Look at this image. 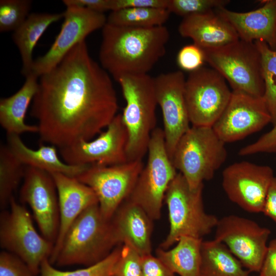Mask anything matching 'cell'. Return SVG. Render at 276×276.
Here are the masks:
<instances>
[{
  "label": "cell",
  "mask_w": 276,
  "mask_h": 276,
  "mask_svg": "<svg viewBox=\"0 0 276 276\" xmlns=\"http://www.w3.org/2000/svg\"><path fill=\"white\" fill-rule=\"evenodd\" d=\"M261 54L265 93L263 98L271 117V123L276 124V50H273L262 41H255Z\"/></svg>",
  "instance_id": "obj_30"
},
{
  "label": "cell",
  "mask_w": 276,
  "mask_h": 276,
  "mask_svg": "<svg viewBox=\"0 0 276 276\" xmlns=\"http://www.w3.org/2000/svg\"><path fill=\"white\" fill-rule=\"evenodd\" d=\"M271 122L263 97L232 91L228 104L212 127L226 143L245 138Z\"/></svg>",
  "instance_id": "obj_16"
},
{
  "label": "cell",
  "mask_w": 276,
  "mask_h": 276,
  "mask_svg": "<svg viewBox=\"0 0 276 276\" xmlns=\"http://www.w3.org/2000/svg\"><path fill=\"white\" fill-rule=\"evenodd\" d=\"M65 6L76 5L104 13L112 9V0H63Z\"/></svg>",
  "instance_id": "obj_41"
},
{
  "label": "cell",
  "mask_w": 276,
  "mask_h": 276,
  "mask_svg": "<svg viewBox=\"0 0 276 276\" xmlns=\"http://www.w3.org/2000/svg\"><path fill=\"white\" fill-rule=\"evenodd\" d=\"M142 256L133 247L123 244L114 276H142Z\"/></svg>",
  "instance_id": "obj_34"
},
{
  "label": "cell",
  "mask_w": 276,
  "mask_h": 276,
  "mask_svg": "<svg viewBox=\"0 0 276 276\" xmlns=\"http://www.w3.org/2000/svg\"><path fill=\"white\" fill-rule=\"evenodd\" d=\"M225 143L212 127L192 126L181 137L171 160L192 189L212 179L227 157Z\"/></svg>",
  "instance_id": "obj_6"
},
{
  "label": "cell",
  "mask_w": 276,
  "mask_h": 276,
  "mask_svg": "<svg viewBox=\"0 0 276 276\" xmlns=\"http://www.w3.org/2000/svg\"><path fill=\"white\" fill-rule=\"evenodd\" d=\"M262 213L276 224V176L270 186Z\"/></svg>",
  "instance_id": "obj_42"
},
{
  "label": "cell",
  "mask_w": 276,
  "mask_h": 276,
  "mask_svg": "<svg viewBox=\"0 0 276 276\" xmlns=\"http://www.w3.org/2000/svg\"><path fill=\"white\" fill-rule=\"evenodd\" d=\"M168 0H112L111 11L130 8L167 9Z\"/></svg>",
  "instance_id": "obj_39"
},
{
  "label": "cell",
  "mask_w": 276,
  "mask_h": 276,
  "mask_svg": "<svg viewBox=\"0 0 276 276\" xmlns=\"http://www.w3.org/2000/svg\"><path fill=\"white\" fill-rule=\"evenodd\" d=\"M260 8L247 12H238L225 7L215 12L229 22L239 39L247 42L262 41L276 50V0L263 2Z\"/></svg>",
  "instance_id": "obj_20"
},
{
  "label": "cell",
  "mask_w": 276,
  "mask_h": 276,
  "mask_svg": "<svg viewBox=\"0 0 276 276\" xmlns=\"http://www.w3.org/2000/svg\"><path fill=\"white\" fill-rule=\"evenodd\" d=\"M232 91L224 78L212 67L189 73L185 97L192 126L213 127L228 104Z\"/></svg>",
  "instance_id": "obj_10"
},
{
  "label": "cell",
  "mask_w": 276,
  "mask_h": 276,
  "mask_svg": "<svg viewBox=\"0 0 276 276\" xmlns=\"http://www.w3.org/2000/svg\"><path fill=\"white\" fill-rule=\"evenodd\" d=\"M9 206L10 211L1 214V246L20 258L35 276L43 261L50 258L54 244L38 233L30 213L14 196Z\"/></svg>",
  "instance_id": "obj_9"
},
{
  "label": "cell",
  "mask_w": 276,
  "mask_h": 276,
  "mask_svg": "<svg viewBox=\"0 0 276 276\" xmlns=\"http://www.w3.org/2000/svg\"><path fill=\"white\" fill-rule=\"evenodd\" d=\"M214 239L224 244L250 272H260L270 231L255 221L235 215L218 220Z\"/></svg>",
  "instance_id": "obj_12"
},
{
  "label": "cell",
  "mask_w": 276,
  "mask_h": 276,
  "mask_svg": "<svg viewBox=\"0 0 276 276\" xmlns=\"http://www.w3.org/2000/svg\"><path fill=\"white\" fill-rule=\"evenodd\" d=\"M204 62L205 56L203 49L194 43L183 47L177 56V63L179 67L189 73L203 66Z\"/></svg>",
  "instance_id": "obj_35"
},
{
  "label": "cell",
  "mask_w": 276,
  "mask_h": 276,
  "mask_svg": "<svg viewBox=\"0 0 276 276\" xmlns=\"http://www.w3.org/2000/svg\"><path fill=\"white\" fill-rule=\"evenodd\" d=\"M169 37L165 26L142 28L106 22L102 28L100 64L116 81L125 75L147 74L165 54Z\"/></svg>",
  "instance_id": "obj_2"
},
{
  "label": "cell",
  "mask_w": 276,
  "mask_h": 276,
  "mask_svg": "<svg viewBox=\"0 0 276 276\" xmlns=\"http://www.w3.org/2000/svg\"><path fill=\"white\" fill-rule=\"evenodd\" d=\"M118 110L111 78L91 58L85 40L39 77L30 114L37 121L41 143L60 149L91 140Z\"/></svg>",
  "instance_id": "obj_1"
},
{
  "label": "cell",
  "mask_w": 276,
  "mask_h": 276,
  "mask_svg": "<svg viewBox=\"0 0 276 276\" xmlns=\"http://www.w3.org/2000/svg\"><path fill=\"white\" fill-rule=\"evenodd\" d=\"M7 135L8 146L14 155L26 166L44 170L49 173H61L76 178L90 165H71L60 159L57 147L53 145H44L34 150L27 146L19 135Z\"/></svg>",
  "instance_id": "obj_23"
},
{
  "label": "cell",
  "mask_w": 276,
  "mask_h": 276,
  "mask_svg": "<svg viewBox=\"0 0 276 276\" xmlns=\"http://www.w3.org/2000/svg\"><path fill=\"white\" fill-rule=\"evenodd\" d=\"M63 22L50 49L34 61L32 73L39 77L54 67L66 54L90 33L107 22L104 13L76 5H67Z\"/></svg>",
  "instance_id": "obj_13"
},
{
  "label": "cell",
  "mask_w": 276,
  "mask_h": 276,
  "mask_svg": "<svg viewBox=\"0 0 276 276\" xmlns=\"http://www.w3.org/2000/svg\"><path fill=\"white\" fill-rule=\"evenodd\" d=\"M26 166L12 153L8 145L0 147V206L9 205L13 193L24 179Z\"/></svg>",
  "instance_id": "obj_29"
},
{
  "label": "cell",
  "mask_w": 276,
  "mask_h": 276,
  "mask_svg": "<svg viewBox=\"0 0 276 276\" xmlns=\"http://www.w3.org/2000/svg\"><path fill=\"white\" fill-rule=\"evenodd\" d=\"M229 0H168L167 9L183 18L225 7Z\"/></svg>",
  "instance_id": "obj_33"
},
{
  "label": "cell",
  "mask_w": 276,
  "mask_h": 276,
  "mask_svg": "<svg viewBox=\"0 0 276 276\" xmlns=\"http://www.w3.org/2000/svg\"><path fill=\"white\" fill-rule=\"evenodd\" d=\"M202 239L182 237L171 249L158 248L156 257L179 276H200Z\"/></svg>",
  "instance_id": "obj_26"
},
{
  "label": "cell",
  "mask_w": 276,
  "mask_h": 276,
  "mask_svg": "<svg viewBox=\"0 0 276 276\" xmlns=\"http://www.w3.org/2000/svg\"><path fill=\"white\" fill-rule=\"evenodd\" d=\"M63 17V12L30 13L14 31L12 39L19 50L22 62L21 72L25 77L32 73L34 61L33 52L38 41L51 25Z\"/></svg>",
  "instance_id": "obj_25"
},
{
  "label": "cell",
  "mask_w": 276,
  "mask_h": 276,
  "mask_svg": "<svg viewBox=\"0 0 276 276\" xmlns=\"http://www.w3.org/2000/svg\"><path fill=\"white\" fill-rule=\"evenodd\" d=\"M20 191L22 202L31 208L42 236L54 244L59 226L57 189L50 173L26 166Z\"/></svg>",
  "instance_id": "obj_18"
},
{
  "label": "cell",
  "mask_w": 276,
  "mask_h": 276,
  "mask_svg": "<svg viewBox=\"0 0 276 276\" xmlns=\"http://www.w3.org/2000/svg\"><path fill=\"white\" fill-rule=\"evenodd\" d=\"M163 130L155 128L148 148V160L127 199L153 220L159 219L166 191L178 173L166 148Z\"/></svg>",
  "instance_id": "obj_8"
},
{
  "label": "cell",
  "mask_w": 276,
  "mask_h": 276,
  "mask_svg": "<svg viewBox=\"0 0 276 276\" xmlns=\"http://www.w3.org/2000/svg\"><path fill=\"white\" fill-rule=\"evenodd\" d=\"M110 221L119 245L128 244L142 256L151 254L153 220L141 206L126 199Z\"/></svg>",
  "instance_id": "obj_21"
},
{
  "label": "cell",
  "mask_w": 276,
  "mask_h": 276,
  "mask_svg": "<svg viewBox=\"0 0 276 276\" xmlns=\"http://www.w3.org/2000/svg\"><path fill=\"white\" fill-rule=\"evenodd\" d=\"M200 276H250L247 269L223 243L202 241Z\"/></svg>",
  "instance_id": "obj_27"
},
{
  "label": "cell",
  "mask_w": 276,
  "mask_h": 276,
  "mask_svg": "<svg viewBox=\"0 0 276 276\" xmlns=\"http://www.w3.org/2000/svg\"><path fill=\"white\" fill-rule=\"evenodd\" d=\"M202 49L205 62L224 78L233 91L263 97L261 57L255 42L239 39L221 47Z\"/></svg>",
  "instance_id": "obj_7"
},
{
  "label": "cell",
  "mask_w": 276,
  "mask_h": 276,
  "mask_svg": "<svg viewBox=\"0 0 276 276\" xmlns=\"http://www.w3.org/2000/svg\"><path fill=\"white\" fill-rule=\"evenodd\" d=\"M126 101L121 114L128 141V161L141 160L148 151V145L156 122L154 78L147 74H129L117 81Z\"/></svg>",
  "instance_id": "obj_4"
},
{
  "label": "cell",
  "mask_w": 276,
  "mask_h": 276,
  "mask_svg": "<svg viewBox=\"0 0 276 276\" xmlns=\"http://www.w3.org/2000/svg\"><path fill=\"white\" fill-rule=\"evenodd\" d=\"M0 276H35L20 258L9 251L0 254Z\"/></svg>",
  "instance_id": "obj_36"
},
{
  "label": "cell",
  "mask_w": 276,
  "mask_h": 276,
  "mask_svg": "<svg viewBox=\"0 0 276 276\" xmlns=\"http://www.w3.org/2000/svg\"><path fill=\"white\" fill-rule=\"evenodd\" d=\"M121 247L122 245H118L106 258L94 265L72 271L57 270L52 266L49 259H45L40 266V276H114Z\"/></svg>",
  "instance_id": "obj_31"
},
{
  "label": "cell",
  "mask_w": 276,
  "mask_h": 276,
  "mask_svg": "<svg viewBox=\"0 0 276 276\" xmlns=\"http://www.w3.org/2000/svg\"><path fill=\"white\" fill-rule=\"evenodd\" d=\"M259 153H276V124L256 142L240 149L238 154L247 156Z\"/></svg>",
  "instance_id": "obj_37"
},
{
  "label": "cell",
  "mask_w": 276,
  "mask_h": 276,
  "mask_svg": "<svg viewBox=\"0 0 276 276\" xmlns=\"http://www.w3.org/2000/svg\"><path fill=\"white\" fill-rule=\"evenodd\" d=\"M185 81L181 71L163 73L154 78L157 103L163 115L165 145L171 159L179 140L191 127L185 97Z\"/></svg>",
  "instance_id": "obj_17"
},
{
  "label": "cell",
  "mask_w": 276,
  "mask_h": 276,
  "mask_svg": "<svg viewBox=\"0 0 276 276\" xmlns=\"http://www.w3.org/2000/svg\"><path fill=\"white\" fill-rule=\"evenodd\" d=\"M274 177L271 167L247 161L232 164L222 172V187L228 198L249 213H262Z\"/></svg>",
  "instance_id": "obj_14"
},
{
  "label": "cell",
  "mask_w": 276,
  "mask_h": 276,
  "mask_svg": "<svg viewBox=\"0 0 276 276\" xmlns=\"http://www.w3.org/2000/svg\"><path fill=\"white\" fill-rule=\"evenodd\" d=\"M95 139L59 149L63 161L71 165L112 166L128 162V135L121 114H118Z\"/></svg>",
  "instance_id": "obj_15"
},
{
  "label": "cell",
  "mask_w": 276,
  "mask_h": 276,
  "mask_svg": "<svg viewBox=\"0 0 276 276\" xmlns=\"http://www.w3.org/2000/svg\"><path fill=\"white\" fill-rule=\"evenodd\" d=\"M30 0L0 1V32L14 31L30 15Z\"/></svg>",
  "instance_id": "obj_32"
},
{
  "label": "cell",
  "mask_w": 276,
  "mask_h": 276,
  "mask_svg": "<svg viewBox=\"0 0 276 276\" xmlns=\"http://www.w3.org/2000/svg\"><path fill=\"white\" fill-rule=\"evenodd\" d=\"M171 13L167 9L130 8L111 11L107 23L120 26L148 28L164 26Z\"/></svg>",
  "instance_id": "obj_28"
},
{
  "label": "cell",
  "mask_w": 276,
  "mask_h": 276,
  "mask_svg": "<svg viewBox=\"0 0 276 276\" xmlns=\"http://www.w3.org/2000/svg\"><path fill=\"white\" fill-rule=\"evenodd\" d=\"M58 196L59 226L58 236L50 262L54 264L64 237L72 224L88 207L98 203L93 190L77 178L65 175L51 173Z\"/></svg>",
  "instance_id": "obj_19"
},
{
  "label": "cell",
  "mask_w": 276,
  "mask_h": 276,
  "mask_svg": "<svg viewBox=\"0 0 276 276\" xmlns=\"http://www.w3.org/2000/svg\"><path fill=\"white\" fill-rule=\"evenodd\" d=\"M142 276H175L159 259L151 254L142 256Z\"/></svg>",
  "instance_id": "obj_38"
},
{
  "label": "cell",
  "mask_w": 276,
  "mask_h": 276,
  "mask_svg": "<svg viewBox=\"0 0 276 276\" xmlns=\"http://www.w3.org/2000/svg\"><path fill=\"white\" fill-rule=\"evenodd\" d=\"M38 79L31 73L26 77L21 87L13 95L0 100V124L7 134L20 135L26 132L37 133V125L25 122L27 110L36 94Z\"/></svg>",
  "instance_id": "obj_24"
},
{
  "label": "cell",
  "mask_w": 276,
  "mask_h": 276,
  "mask_svg": "<svg viewBox=\"0 0 276 276\" xmlns=\"http://www.w3.org/2000/svg\"><path fill=\"white\" fill-rule=\"evenodd\" d=\"M203 189V184L191 188L182 175L177 174L165 196L170 229L160 248L169 249L182 237L202 239L216 227L219 219L205 211Z\"/></svg>",
  "instance_id": "obj_5"
},
{
  "label": "cell",
  "mask_w": 276,
  "mask_h": 276,
  "mask_svg": "<svg viewBox=\"0 0 276 276\" xmlns=\"http://www.w3.org/2000/svg\"><path fill=\"white\" fill-rule=\"evenodd\" d=\"M118 245L110 220L103 217L96 203L83 211L69 227L54 263L89 266L104 259Z\"/></svg>",
  "instance_id": "obj_3"
},
{
  "label": "cell",
  "mask_w": 276,
  "mask_h": 276,
  "mask_svg": "<svg viewBox=\"0 0 276 276\" xmlns=\"http://www.w3.org/2000/svg\"><path fill=\"white\" fill-rule=\"evenodd\" d=\"M143 167L142 160L112 166L92 165L76 178L93 190L101 214L110 220L130 196Z\"/></svg>",
  "instance_id": "obj_11"
},
{
  "label": "cell",
  "mask_w": 276,
  "mask_h": 276,
  "mask_svg": "<svg viewBox=\"0 0 276 276\" xmlns=\"http://www.w3.org/2000/svg\"><path fill=\"white\" fill-rule=\"evenodd\" d=\"M178 31L202 49L221 47L239 39L231 24L215 10L183 18Z\"/></svg>",
  "instance_id": "obj_22"
},
{
  "label": "cell",
  "mask_w": 276,
  "mask_h": 276,
  "mask_svg": "<svg viewBox=\"0 0 276 276\" xmlns=\"http://www.w3.org/2000/svg\"><path fill=\"white\" fill-rule=\"evenodd\" d=\"M258 276H259V275H258Z\"/></svg>",
  "instance_id": "obj_43"
},
{
  "label": "cell",
  "mask_w": 276,
  "mask_h": 276,
  "mask_svg": "<svg viewBox=\"0 0 276 276\" xmlns=\"http://www.w3.org/2000/svg\"><path fill=\"white\" fill-rule=\"evenodd\" d=\"M259 273V276H276V238L268 244Z\"/></svg>",
  "instance_id": "obj_40"
}]
</instances>
